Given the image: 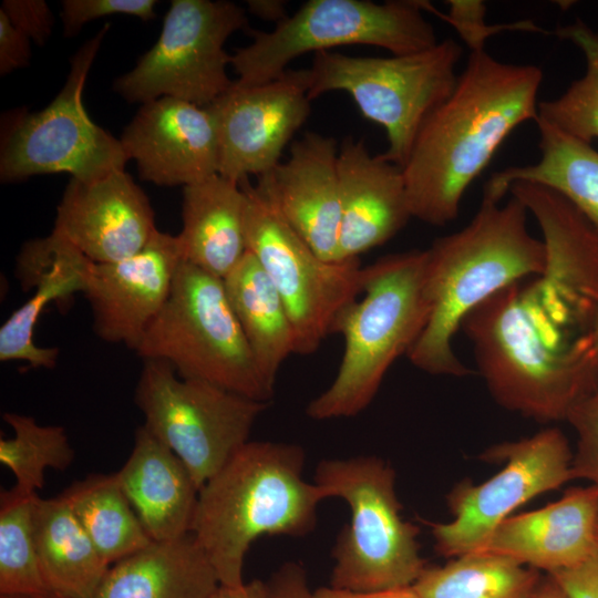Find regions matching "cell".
Instances as JSON below:
<instances>
[{"mask_svg":"<svg viewBox=\"0 0 598 598\" xmlns=\"http://www.w3.org/2000/svg\"><path fill=\"white\" fill-rule=\"evenodd\" d=\"M245 212L240 185L219 174L184 187L182 259L224 279L247 251Z\"/></svg>","mask_w":598,"mask_h":598,"instance_id":"obj_24","label":"cell"},{"mask_svg":"<svg viewBox=\"0 0 598 598\" xmlns=\"http://www.w3.org/2000/svg\"><path fill=\"white\" fill-rule=\"evenodd\" d=\"M591 309L540 274L482 302L461 329L477 371L502 408L540 423L566 421L598 388Z\"/></svg>","mask_w":598,"mask_h":598,"instance_id":"obj_1","label":"cell"},{"mask_svg":"<svg viewBox=\"0 0 598 598\" xmlns=\"http://www.w3.org/2000/svg\"><path fill=\"white\" fill-rule=\"evenodd\" d=\"M62 494L107 564L113 565L153 542L115 473L90 475L74 482Z\"/></svg>","mask_w":598,"mask_h":598,"instance_id":"obj_29","label":"cell"},{"mask_svg":"<svg viewBox=\"0 0 598 598\" xmlns=\"http://www.w3.org/2000/svg\"><path fill=\"white\" fill-rule=\"evenodd\" d=\"M341 223L337 261L355 259L394 237L412 218L402 168L371 155L363 140L338 152Z\"/></svg>","mask_w":598,"mask_h":598,"instance_id":"obj_20","label":"cell"},{"mask_svg":"<svg viewBox=\"0 0 598 598\" xmlns=\"http://www.w3.org/2000/svg\"><path fill=\"white\" fill-rule=\"evenodd\" d=\"M589 334L592 340V347L598 363V310L596 311L594 319L589 328Z\"/></svg>","mask_w":598,"mask_h":598,"instance_id":"obj_45","label":"cell"},{"mask_svg":"<svg viewBox=\"0 0 598 598\" xmlns=\"http://www.w3.org/2000/svg\"><path fill=\"white\" fill-rule=\"evenodd\" d=\"M339 146L333 137L307 132L287 161L258 177L289 225L326 261H337L341 223Z\"/></svg>","mask_w":598,"mask_h":598,"instance_id":"obj_19","label":"cell"},{"mask_svg":"<svg viewBox=\"0 0 598 598\" xmlns=\"http://www.w3.org/2000/svg\"><path fill=\"white\" fill-rule=\"evenodd\" d=\"M134 399L143 425L179 457L198 489L249 441L268 404L182 378L161 360H144Z\"/></svg>","mask_w":598,"mask_h":598,"instance_id":"obj_12","label":"cell"},{"mask_svg":"<svg viewBox=\"0 0 598 598\" xmlns=\"http://www.w3.org/2000/svg\"><path fill=\"white\" fill-rule=\"evenodd\" d=\"M527 213L513 196L505 205L483 198L464 228L435 239L425 249L430 316L406 354L414 367L433 375L471 373L453 349L463 320L501 289L545 269V246L529 234Z\"/></svg>","mask_w":598,"mask_h":598,"instance_id":"obj_3","label":"cell"},{"mask_svg":"<svg viewBox=\"0 0 598 598\" xmlns=\"http://www.w3.org/2000/svg\"><path fill=\"white\" fill-rule=\"evenodd\" d=\"M551 34L578 47L586 60V71L557 99L538 102L537 117L591 144L598 140V30L577 19Z\"/></svg>","mask_w":598,"mask_h":598,"instance_id":"obj_32","label":"cell"},{"mask_svg":"<svg viewBox=\"0 0 598 598\" xmlns=\"http://www.w3.org/2000/svg\"><path fill=\"white\" fill-rule=\"evenodd\" d=\"M92 261L69 240L53 231L23 244L17 258V277L31 297L0 328V361H24L32 369H53L59 349L37 346L35 326L52 302L84 291Z\"/></svg>","mask_w":598,"mask_h":598,"instance_id":"obj_22","label":"cell"},{"mask_svg":"<svg viewBox=\"0 0 598 598\" xmlns=\"http://www.w3.org/2000/svg\"><path fill=\"white\" fill-rule=\"evenodd\" d=\"M247 7L252 14L276 24L288 17L285 2L279 0H250Z\"/></svg>","mask_w":598,"mask_h":598,"instance_id":"obj_43","label":"cell"},{"mask_svg":"<svg viewBox=\"0 0 598 598\" xmlns=\"http://www.w3.org/2000/svg\"><path fill=\"white\" fill-rule=\"evenodd\" d=\"M549 576L568 598H598V551L582 563Z\"/></svg>","mask_w":598,"mask_h":598,"instance_id":"obj_38","label":"cell"},{"mask_svg":"<svg viewBox=\"0 0 598 598\" xmlns=\"http://www.w3.org/2000/svg\"><path fill=\"white\" fill-rule=\"evenodd\" d=\"M3 421L13 436L0 440V462L14 475L16 486L37 493L43 487L47 468L65 471L75 452L64 427L41 425L31 415L4 412Z\"/></svg>","mask_w":598,"mask_h":598,"instance_id":"obj_33","label":"cell"},{"mask_svg":"<svg viewBox=\"0 0 598 598\" xmlns=\"http://www.w3.org/2000/svg\"><path fill=\"white\" fill-rule=\"evenodd\" d=\"M31 40L0 10V74L24 68L31 58Z\"/></svg>","mask_w":598,"mask_h":598,"instance_id":"obj_39","label":"cell"},{"mask_svg":"<svg viewBox=\"0 0 598 598\" xmlns=\"http://www.w3.org/2000/svg\"><path fill=\"white\" fill-rule=\"evenodd\" d=\"M597 489L591 485L573 487L545 507L503 520L480 551L550 575L597 553Z\"/></svg>","mask_w":598,"mask_h":598,"instance_id":"obj_21","label":"cell"},{"mask_svg":"<svg viewBox=\"0 0 598 598\" xmlns=\"http://www.w3.org/2000/svg\"><path fill=\"white\" fill-rule=\"evenodd\" d=\"M157 230L148 197L125 171L90 182L71 178L53 227L95 264L137 254Z\"/></svg>","mask_w":598,"mask_h":598,"instance_id":"obj_18","label":"cell"},{"mask_svg":"<svg viewBox=\"0 0 598 598\" xmlns=\"http://www.w3.org/2000/svg\"><path fill=\"white\" fill-rule=\"evenodd\" d=\"M305 457L297 444L248 441L199 489L190 534L220 585L245 582V557L258 537H300L315 528L326 498L303 478Z\"/></svg>","mask_w":598,"mask_h":598,"instance_id":"obj_4","label":"cell"},{"mask_svg":"<svg viewBox=\"0 0 598 598\" xmlns=\"http://www.w3.org/2000/svg\"><path fill=\"white\" fill-rule=\"evenodd\" d=\"M37 493L18 486L0 494V596L53 595L39 564L33 526Z\"/></svg>","mask_w":598,"mask_h":598,"instance_id":"obj_31","label":"cell"},{"mask_svg":"<svg viewBox=\"0 0 598 598\" xmlns=\"http://www.w3.org/2000/svg\"><path fill=\"white\" fill-rule=\"evenodd\" d=\"M218 576L194 536L152 542L113 564L94 598H212Z\"/></svg>","mask_w":598,"mask_h":598,"instance_id":"obj_25","label":"cell"},{"mask_svg":"<svg viewBox=\"0 0 598 598\" xmlns=\"http://www.w3.org/2000/svg\"><path fill=\"white\" fill-rule=\"evenodd\" d=\"M251 400L274 396L260 375L221 278L182 260L171 293L134 350Z\"/></svg>","mask_w":598,"mask_h":598,"instance_id":"obj_8","label":"cell"},{"mask_svg":"<svg viewBox=\"0 0 598 598\" xmlns=\"http://www.w3.org/2000/svg\"><path fill=\"white\" fill-rule=\"evenodd\" d=\"M566 422L577 435L573 478L588 482L598 492V388L570 411Z\"/></svg>","mask_w":598,"mask_h":598,"instance_id":"obj_35","label":"cell"},{"mask_svg":"<svg viewBox=\"0 0 598 598\" xmlns=\"http://www.w3.org/2000/svg\"><path fill=\"white\" fill-rule=\"evenodd\" d=\"M182 260L177 237L157 230L128 258L91 262L83 293L96 336L135 350L164 307Z\"/></svg>","mask_w":598,"mask_h":598,"instance_id":"obj_16","label":"cell"},{"mask_svg":"<svg viewBox=\"0 0 598 598\" xmlns=\"http://www.w3.org/2000/svg\"><path fill=\"white\" fill-rule=\"evenodd\" d=\"M216 124L218 174L240 183L271 172L310 114L308 71L287 70L257 85L230 89L206 106Z\"/></svg>","mask_w":598,"mask_h":598,"instance_id":"obj_15","label":"cell"},{"mask_svg":"<svg viewBox=\"0 0 598 598\" xmlns=\"http://www.w3.org/2000/svg\"><path fill=\"white\" fill-rule=\"evenodd\" d=\"M0 10L35 44L43 45L50 38L54 17L44 0H4Z\"/></svg>","mask_w":598,"mask_h":598,"instance_id":"obj_37","label":"cell"},{"mask_svg":"<svg viewBox=\"0 0 598 598\" xmlns=\"http://www.w3.org/2000/svg\"><path fill=\"white\" fill-rule=\"evenodd\" d=\"M425 250L381 257L364 267L362 299L337 316L332 333L344 351L332 383L311 400L313 420L351 417L367 409L393 362L408 354L430 316L424 291Z\"/></svg>","mask_w":598,"mask_h":598,"instance_id":"obj_5","label":"cell"},{"mask_svg":"<svg viewBox=\"0 0 598 598\" xmlns=\"http://www.w3.org/2000/svg\"><path fill=\"white\" fill-rule=\"evenodd\" d=\"M313 483L324 498H341L350 508L334 545L329 586L351 592L412 586L426 565L419 527L401 516L392 466L378 456L323 460Z\"/></svg>","mask_w":598,"mask_h":598,"instance_id":"obj_6","label":"cell"},{"mask_svg":"<svg viewBox=\"0 0 598 598\" xmlns=\"http://www.w3.org/2000/svg\"><path fill=\"white\" fill-rule=\"evenodd\" d=\"M239 185L246 196L247 250L285 302L296 334V353L311 354L332 334L340 311L362 292L364 267L359 258L321 259L258 184L246 178Z\"/></svg>","mask_w":598,"mask_h":598,"instance_id":"obj_11","label":"cell"},{"mask_svg":"<svg viewBox=\"0 0 598 598\" xmlns=\"http://www.w3.org/2000/svg\"><path fill=\"white\" fill-rule=\"evenodd\" d=\"M33 526L40 568L51 594L94 598L111 565L86 535L63 494L35 497Z\"/></svg>","mask_w":598,"mask_h":598,"instance_id":"obj_26","label":"cell"},{"mask_svg":"<svg viewBox=\"0 0 598 598\" xmlns=\"http://www.w3.org/2000/svg\"><path fill=\"white\" fill-rule=\"evenodd\" d=\"M223 282L257 369L275 390L279 369L296 353V334L285 302L249 250Z\"/></svg>","mask_w":598,"mask_h":598,"instance_id":"obj_28","label":"cell"},{"mask_svg":"<svg viewBox=\"0 0 598 598\" xmlns=\"http://www.w3.org/2000/svg\"><path fill=\"white\" fill-rule=\"evenodd\" d=\"M313 595L315 598H420L412 586L375 592H351L327 586L317 589Z\"/></svg>","mask_w":598,"mask_h":598,"instance_id":"obj_41","label":"cell"},{"mask_svg":"<svg viewBox=\"0 0 598 598\" xmlns=\"http://www.w3.org/2000/svg\"><path fill=\"white\" fill-rule=\"evenodd\" d=\"M528 598H568L555 580L548 575L540 579Z\"/></svg>","mask_w":598,"mask_h":598,"instance_id":"obj_44","label":"cell"},{"mask_svg":"<svg viewBox=\"0 0 598 598\" xmlns=\"http://www.w3.org/2000/svg\"><path fill=\"white\" fill-rule=\"evenodd\" d=\"M540 579L536 569L478 551L426 566L412 588L420 598H528Z\"/></svg>","mask_w":598,"mask_h":598,"instance_id":"obj_30","label":"cell"},{"mask_svg":"<svg viewBox=\"0 0 598 598\" xmlns=\"http://www.w3.org/2000/svg\"><path fill=\"white\" fill-rule=\"evenodd\" d=\"M542 80L537 65L504 63L486 51L470 54L402 167L412 218L440 227L457 217L466 189L501 144L519 124L536 121Z\"/></svg>","mask_w":598,"mask_h":598,"instance_id":"obj_2","label":"cell"},{"mask_svg":"<svg viewBox=\"0 0 598 598\" xmlns=\"http://www.w3.org/2000/svg\"><path fill=\"white\" fill-rule=\"evenodd\" d=\"M267 585L270 598H315L305 569L296 563L282 565Z\"/></svg>","mask_w":598,"mask_h":598,"instance_id":"obj_40","label":"cell"},{"mask_svg":"<svg viewBox=\"0 0 598 598\" xmlns=\"http://www.w3.org/2000/svg\"><path fill=\"white\" fill-rule=\"evenodd\" d=\"M247 23L245 10L230 1L174 0L154 45L113 87L128 103L169 96L206 107L234 83L225 43Z\"/></svg>","mask_w":598,"mask_h":598,"instance_id":"obj_13","label":"cell"},{"mask_svg":"<svg viewBox=\"0 0 598 598\" xmlns=\"http://www.w3.org/2000/svg\"><path fill=\"white\" fill-rule=\"evenodd\" d=\"M424 11H429L451 24L470 49L471 53L485 51L487 39L504 31H528L550 34L533 21L522 20L511 23H486V4L481 0H448L447 11H437L430 2L421 1Z\"/></svg>","mask_w":598,"mask_h":598,"instance_id":"obj_34","label":"cell"},{"mask_svg":"<svg viewBox=\"0 0 598 598\" xmlns=\"http://www.w3.org/2000/svg\"><path fill=\"white\" fill-rule=\"evenodd\" d=\"M462 54V47L452 39L391 56L320 51L307 69L308 97L348 93L367 120L383 127L388 148L382 157L402 168L426 120L453 93Z\"/></svg>","mask_w":598,"mask_h":598,"instance_id":"obj_7","label":"cell"},{"mask_svg":"<svg viewBox=\"0 0 598 598\" xmlns=\"http://www.w3.org/2000/svg\"><path fill=\"white\" fill-rule=\"evenodd\" d=\"M535 122L539 161L493 173L483 198L499 203L516 182L538 184L565 197L598 229V151L538 117Z\"/></svg>","mask_w":598,"mask_h":598,"instance_id":"obj_27","label":"cell"},{"mask_svg":"<svg viewBox=\"0 0 598 598\" xmlns=\"http://www.w3.org/2000/svg\"><path fill=\"white\" fill-rule=\"evenodd\" d=\"M212 598H270L267 582L252 580L239 586L220 585Z\"/></svg>","mask_w":598,"mask_h":598,"instance_id":"obj_42","label":"cell"},{"mask_svg":"<svg viewBox=\"0 0 598 598\" xmlns=\"http://www.w3.org/2000/svg\"><path fill=\"white\" fill-rule=\"evenodd\" d=\"M421 1L310 0L271 31L250 30L252 42L236 50L230 65L240 86L269 82L309 53L364 44L410 54L439 41Z\"/></svg>","mask_w":598,"mask_h":598,"instance_id":"obj_9","label":"cell"},{"mask_svg":"<svg viewBox=\"0 0 598 598\" xmlns=\"http://www.w3.org/2000/svg\"><path fill=\"white\" fill-rule=\"evenodd\" d=\"M142 179L189 186L218 174L219 143L207 107L163 96L143 103L120 137Z\"/></svg>","mask_w":598,"mask_h":598,"instance_id":"obj_17","label":"cell"},{"mask_svg":"<svg viewBox=\"0 0 598 598\" xmlns=\"http://www.w3.org/2000/svg\"><path fill=\"white\" fill-rule=\"evenodd\" d=\"M115 475L153 542L190 533L199 489L179 457L144 425Z\"/></svg>","mask_w":598,"mask_h":598,"instance_id":"obj_23","label":"cell"},{"mask_svg":"<svg viewBox=\"0 0 598 598\" xmlns=\"http://www.w3.org/2000/svg\"><path fill=\"white\" fill-rule=\"evenodd\" d=\"M109 28L103 25L71 58L66 81L47 107L16 111L6 117L0 148L2 183L54 173L90 182L124 171L128 158L120 138L95 124L83 104L85 82Z\"/></svg>","mask_w":598,"mask_h":598,"instance_id":"obj_10","label":"cell"},{"mask_svg":"<svg viewBox=\"0 0 598 598\" xmlns=\"http://www.w3.org/2000/svg\"><path fill=\"white\" fill-rule=\"evenodd\" d=\"M597 540H598V533H597Z\"/></svg>","mask_w":598,"mask_h":598,"instance_id":"obj_47","label":"cell"},{"mask_svg":"<svg viewBox=\"0 0 598 598\" xmlns=\"http://www.w3.org/2000/svg\"><path fill=\"white\" fill-rule=\"evenodd\" d=\"M0 598H62L55 595H45V596H32V597H8V596H0Z\"/></svg>","mask_w":598,"mask_h":598,"instance_id":"obj_46","label":"cell"},{"mask_svg":"<svg viewBox=\"0 0 598 598\" xmlns=\"http://www.w3.org/2000/svg\"><path fill=\"white\" fill-rule=\"evenodd\" d=\"M155 0H64L61 20L65 37H73L82 27L95 19L124 14L150 21L156 18Z\"/></svg>","mask_w":598,"mask_h":598,"instance_id":"obj_36","label":"cell"},{"mask_svg":"<svg viewBox=\"0 0 598 598\" xmlns=\"http://www.w3.org/2000/svg\"><path fill=\"white\" fill-rule=\"evenodd\" d=\"M573 457L568 439L557 427L487 448L481 458L504 466L483 483L464 480L446 495L453 519L429 523L436 551L455 558L482 550L516 508L574 480Z\"/></svg>","mask_w":598,"mask_h":598,"instance_id":"obj_14","label":"cell"}]
</instances>
